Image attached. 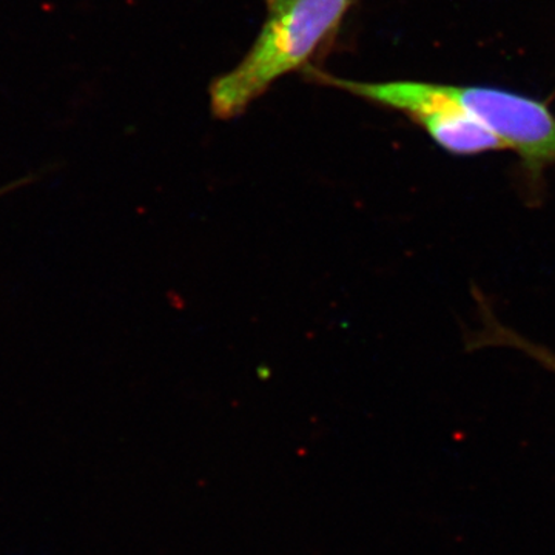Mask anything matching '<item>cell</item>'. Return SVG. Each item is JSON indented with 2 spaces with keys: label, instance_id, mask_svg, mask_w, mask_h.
<instances>
[{
  "label": "cell",
  "instance_id": "cell-1",
  "mask_svg": "<svg viewBox=\"0 0 555 555\" xmlns=\"http://www.w3.org/2000/svg\"><path fill=\"white\" fill-rule=\"evenodd\" d=\"M358 0H266L264 24L240 64L210 86L211 113L238 118L284 76L309 62L337 38Z\"/></svg>",
  "mask_w": 555,
  "mask_h": 555
},
{
  "label": "cell",
  "instance_id": "cell-2",
  "mask_svg": "<svg viewBox=\"0 0 555 555\" xmlns=\"http://www.w3.org/2000/svg\"><path fill=\"white\" fill-rule=\"evenodd\" d=\"M318 82L347 91L383 107L404 113L427 131L441 149L454 155H478V153L503 150L495 134L478 122L462 105L449 96L444 83L423 80H382L366 82L337 78L327 73L310 69Z\"/></svg>",
  "mask_w": 555,
  "mask_h": 555
},
{
  "label": "cell",
  "instance_id": "cell-3",
  "mask_svg": "<svg viewBox=\"0 0 555 555\" xmlns=\"http://www.w3.org/2000/svg\"><path fill=\"white\" fill-rule=\"evenodd\" d=\"M486 129L514 150L532 178L555 166V116L543 102L488 87L444 86Z\"/></svg>",
  "mask_w": 555,
  "mask_h": 555
},
{
  "label": "cell",
  "instance_id": "cell-4",
  "mask_svg": "<svg viewBox=\"0 0 555 555\" xmlns=\"http://www.w3.org/2000/svg\"><path fill=\"white\" fill-rule=\"evenodd\" d=\"M473 346H505L514 347V349L521 350L532 358V360L539 361L542 366L550 369L555 372V353L551 352L546 347L535 345V343L529 341L516 332L511 331L499 321L492 320V318H485V327L480 334H477L476 341Z\"/></svg>",
  "mask_w": 555,
  "mask_h": 555
}]
</instances>
